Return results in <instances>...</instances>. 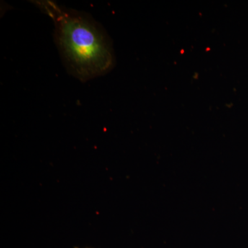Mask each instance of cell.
Returning <instances> with one entry per match:
<instances>
[{
    "label": "cell",
    "instance_id": "1",
    "mask_svg": "<svg viewBox=\"0 0 248 248\" xmlns=\"http://www.w3.org/2000/svg\"><path fill=\"white\" fill-rule=\"evenodd\" d=\"M37 4L53 19L55 42L70 74L87 81L112 69L114 55L108 36L90 15L53 1H37Z\"/></svg>",
    "mask_w": 248,
    "mask_h": 248
},
{
    "label": "cell",
    "instance_id": "2",
    "mask_svg": "<svg viewBox=\"0 0 248 248\" xmlns=\"http://www.w3.org/2000/svg\"><path fill=\"white\" fill-rule=\"evenodd\" d=\"M78 248V247H76V248Z\"/></svg>",
    "mask_w": 248,
    "mask_h": 248
}]
</instances>
